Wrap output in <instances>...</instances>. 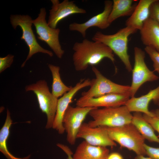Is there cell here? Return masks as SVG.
<instances>
[{
    "mask_svg": "<svg viewBox=\"0 0 159 159\" xmlns=\"http://www.w3.org/2000/svg\"><path fill=\"white\" fill-rule=\"evenodd\" d=\"M156 104L159 107V102H158Z\"/></svg>",
    "mask_w": 159,
    "mask_h": 159,
    "instance_id": "cell-33",
    "label": "cell"
},
{
    "mask_svg": "<svg viewBox=\"0 0 159 159\" xmlns=\"http://www.w3.org/2000/svg\"><path fill=\"white\" fill-rule=\"evenodd\" d=\"M72 49L73 64L77 71L86 69L89 65L97 64L105 58L109 59L113 63L115 61L112 50L100 42L85 39L81 42H76Z\"/></svg>",
    "mask_w": 159,
    "mask_h": 159,
    "instance_id": "cell-1",
    "label": "cell"
},
{
    "mask_svg": "<svg viewBox=\"0 0 159 159\" xmlns=\"http://www.w3.org/2000/svg\"><path fill=\"white\" fill-rule=\"evenodd\" d=\"M48 66L51 71L52 77V93L58 99L69 91L72 87L66 85L62 81L59 67L52 64H49Z\"/></svg>",
    "mask_w": 159,
    "mask_h": 159,
    "instance_id": "cell-23",
    "label": "cell"
},
{
    "mask_svg": "<svg viewBox=\"0 0 159 159\" xmlns=\"http://www.w3.org/2000/svg\"><path fill=\"white\" fill-rule=\"evenodd\" d=\"M145 50L153 62L154 71L159 74V52L149 47H146Z\"/></svg>",
    "mask_w": 159,
    "mask_h": 159,
    "instance_id": "cell-24",
    "label": "cell"
},
{
    "mask_svg": "<svg viewBox=\"0 0 159 159\" xmlns=\"http://www.w3.org/2000/svg\"><path fill=\"white\" fill-rule=\"evenodd\" d=\"M149 17L154 19L159 24V0H156L151 5Z\"/></svg>",
    "mask_w": 159,
    "mask_h": 159,
    "instance_id": "cell-26",
    "label": "cell"
},
{
    "mask_svg": "<svg viewBox=\"0 0 159 159\" xmlns=\"http://www.w3.org/2000/svg\"><path fill=\"white\" fill-rule=\"evenodd\" d=\"M110 151L107 147L91 145L84 140L77 146L74 159H107Z\"/></svg>",
    "mask_w": 159,
    "mask_h": 159,
    "instance_id": "cell-18",
    "label": "cell"
},
{
    "mask_svg": "<svg viewBox=\"0 0 159 159\" xmlns=\"http://www.w3.org/2000/svg\"><path fill=\"white\" fill-rule=\"evenodd\" d=\"M135 159H151L148 157H145L144 156L142 155H137L135 157Z\"/></svg>",
    "mask_w": 159,
    "mask_h": 159,
    "instance_id": "cell-32",
    "label": "cell"
},
{
    "mask_svg": "<svg viewBox=\"0 0 159 159\" xmlns=\"http://www.w3.org/2000/svg\"><path fill=\"white\" fill-rule=\"evenodd\" d=\"M107 159H123L122 155L117 152H113L109 154Z\"/></svg>",
    "mask_w": 159,
    "mask_h": 159,
    "instance_id": "cell-30",
    "label": "cell"
},
{
    "mask_svg": "<svg viewBox=\"0 0 159 159\" xmlns=\"http://www.w3.org/2000/svg\"><path fill=\"white\" fill-rule=\"evenodd\" d=\"M10 20L11 24L14 29H16L18 26H19L21 28L22 34L21 39L24 41L29 48L28 55L22 64L21 67L25 66L26 62L33 55L38 52H42L50 57L53 56L52 51L44 49L37 42L32 28L33 20L29 16L12 15L10 16Z\"/></svg>",
    "mask_w": 159,
    "mask_h": 159,
    "instance_id": "cell-7",
    "label": "cell"
},
{
    "mask_svg": "<svg viewBox=\"0 0 159 159\" xmlns=\"http://www.w3.org/2000/svg\"><path fill=\"white\" fill-rule=\"evenodd\" d=\"M151 101L156 104L159 102V86L144 95L138 97H131L125 105L130 112L143 113L150 116L154 117L148 109L149 104Z\"/></svg>",
    "mask_w": 159,
    "mask_h": 159,
    "instance_id": "cell-16",
    "label": "cell"
},
{
    "mask_svg": "<svg viewBox=\"0 0 159 159\" xmlns=\"http://www.w3.org/2000/svg\"><path fill=\"white\" fill-rule=\"evenodd\" d=\"M141 40L146 47H152L159 52V24L150 17L140 30Z\"/></svg>",
    "mask_w": 159,
    "mask_h": 159,
    "instance_id": "cell-17",
    "label": "cell"
},
{
    "mask_svg": "<svg viewBox=\"0 0 159 159\" xmlns=\"http://www.w3.org/2000/svg\"><path fill=\"white\" fill-rule=\"evenodd\" d=\"M14 57L13 55L9 54L4 57H0V73L11 66L13 62Z\"/></svg>",
    "mask_w": 159,
    "mask_h": 159,
    "instance_id": "cell-25",
    "label": "cell"
},
{
    "mask_svg": "<svg viewBox=\"0 0 159 159\" xmlns=\"http://www.w3.org/2000/svg\"><path fill=\"white\" fill-rule=\"evenodd\" d=\"M77 138H83L89 144L95 146L107 147L117 145L110 137L106 126L91 127L87 123H83L77 133Z\"/></svg>",
    "mask_w": 159,
    "mask_h": 159,
    "instance_id": "cell-11",
    "label": "cell"
},
{
    "mask_svg": "<svg viewBox=\"0 0 159 159\" xmlns=\"http://www.w3.org/2000/svg\"><path fill=\"white\" fill-rule=\"evenodd\" d=\"M57 145L66 153L68 157V159H74L72 156L73 153L68 147L60 143H57Z\"/></svg>",
    "mask_w": 159,
    "mask_h": 159,
    "instance_id": "cell-29",
    "label": "cell"
},
{
    "mask_svg": "<svg viewBox=\"0 0 159 159\" xmlns=\"http://www.w3.org/2000/svg\"><path fill=\"white\" fill-rule=\"evenodd\" d=\"M133 0H113L112 8L108 22L111 24L117 18L122 16H130L137 5Z\"/></svg>",
    "mask_w": 159,
    "mask_h": 159,
    "instance_id": "cell-20",
    "label": "cell"
},
{
    "mask_svg": "<svg viewBox=\"0 0 159 159\" xmlns=\"http://www.w3.org/2000/svg\"><path fill=\"white\" fill-rule=\"evenodd\" d=\"M91 80L89 79L82 80L71 90L58 99L56 113L52 128L60 134H63L65 130L63 124V120L65 112L76 94L80 90L90 86Z\"/></svg>",
    "mask_w": 159,
    "mask_h": 159,
    "instance_id": "cell-12",
    "label": "cell"
},
{
    "mask_svg": "<svg viewBox=\"0 0 159 159\" xmlns=\"http://www.w3.org/2000/svg\"><path fill=\"white\" fill-rule=\"evenodd\" d=\"M112 4V1L109 0L105 1L104 9L102 12L93 16L84 23L74 22L70 24L69 25V30L78 32L85 38L87 30L90 27H96L101 29H107L110 25L108 22V18Z\"/></svg>",
    "mask_w": 159,
    "mask_h": 159,
    "instance_id": "cell-14",
    "label": "cell"
},
{
    "mask_svg": "<svg viewBox=\"0 0 159 159\" xmlns=\"http://www.w3.org/2000/svg\"><path fill=\"white\" fill-rule=\"evenodd\" d=\"M138 30L130 26L120 29L115 34H105L98 31L93 35L92 41L101 42L109 47L120 59L129 72L132 68L128 53V38Z\"/></svg>",
    "mask_w": 159,
    "mask_h": 159,
    "instance_id": "cell-2",
    "label": "cell"
},
{
    "mask_svg": "<svg viewBox=\"0 0 159 159\" xmlns=\"http://www.w3.org/2000/svg\"><path fill=\"white\" fill-rule=\"evenodd\" d=\"M131 122L145 139L151 142L159 143V138L156 135L154 130L144 119L141 112H135L133 115Z\"/></svg>",
    "mask_w": 159,
    "mask_h": 159,
    "instance_id": "cell-21",
    "label": "cell"
},
{
    "mask_svg": "<svg viewBox=\"0 0 159 159\" xmlns=\"http://www.w3.org/2000/svg\"><path fill=\"white\" fill-rule=\"evenodd\" d=\"M26 91H32L36 94L39 108L47 117V129L52 127L55 118L58 99L51 93L47 82L41 80L36 83L26 86Z\"/></svg>",
    "mask_w": 159,
    "mask_h": 159,
    "instance_id": "cell-6",
    "label": "cell"
},
{
    "mask_svg": "<svg viewBox=\"0 0 159 159\" xmlns=\"http://www.w3.org/2000/svg\"><path fill=\"white\" fill-rule=\"evenodd\" d=\"M46 11L45 8L40 9L38 17L33 20L38 35V38L46 42L59 58L62 57L64 53L60 44L59 36L60 30L50 27L47 22L45 18Z\"/></svg>",
    "mask_w": 159,
    "mask_h": 159,
    "instance_id": "cell-8",
    "label": "cell"
},
{
    "mask_svg": "<svg viewBox=\"0 0 159 159\" xmlns=\"http://www.w3.org/2000/svg\"><path fill=\"white\" fill-rule=\"evenodd\" d=\"M144 119L150 124L153 129L156 131L159 135V119L155 116L151 117L143 114Z\"/></svg>",
    "mask_w": 159,
    "mask_h": 159,
    "instance_id": "cell-28",
    "label": "cell"
},
{
    "mask_svg": "<svg viewBox=\"0 0 159 159\" xmlns=\"http://www.w3.org/2000/svg\"><path fill=\"white\" fill-rule=\"evenodd\" d=\"M155 116L159 119V109L151 111Z\"/></svg>",
    "mask_w": 159,
    "mask_h": 159,
    "instance_id": "cell-31",
    "label": "cell"
},
{
    "mask_svg": "<svg viewBox=\"0 0 159 159\" xmlns=\"http://www.w3.org/2000/svg\"><path fill=\"white\" fill-rule=\"evenodd\" d=\"M92 70L95 78L91 80L89 89L82 92L80 99L96 97L110 94L130 95V86L120 85L112 82L103 76L94 66L92 67Z\"/></svg>",
    "mask_w": 159,
    "mask_h": 159,
    "instance_id": "cell-5",
    "label": "cell"
},
{
    "mask_svg": "<svg viewBox=\"0 0 159 159\" xmlns=\"http://www.w3.org/2000/svg\"><path fill=\"white\" fill-rule=\"evenodd\" d=\"M130 97L129 94H110L85 99L79 98L76 105L80 107L97 108L119 107L125 105Z\"/></svg>",
    "mask_w": 159,
    "mask_h": 159,
    "instance_id": "cell-15",
    "label": "cell"
},
{
    "mask_svg": "<svg viewBox=\"0 0 159 159\" xmlns=\"http://www.w3.org/2000/svg\"><path fill=\"white\" fill-rule=\"evenodd\" d=\"M12 124L10 113L7 110L5 123L0 131V151L7 159H29L30 155L22 158H17L12 155L8 150L7 142L9 134V129Z\"/></svg>",
    "mask_w": 159,
    "mask_h": 159,
    "instance_id": "cell-22",
    "label": "cell"
},
{
    "mask_svg": "<svg viewBox=\"0 0 159 159\" xmlns=\"http://www.w3.org/2000/svg\"><path fill=\"white\" fill-rule=\"evenodd\" d=\"M52 4L49 10V15L47 22L51 27L55 29L60 21L71 15L76 14H84L85 9L79 7L73 1L64 0L60 3L58 0H51Z\"/></svg>",
    "mask_w": 159,
    "mask_h": 159,
    "instance_id": "cell-13",
    "label": "cell"
},
{
    "mask_svg": "<svg viewBox=\"0 0 159 159\" xmlns=\"http://www.w3.org/2000/svg\"><path fill=\"white\" fill-rule=\"evenodd\" d=\"M107 127L109 135L121 146L134 152L137 155L145 156V139L131 123L115 127Z\"/></svg>",
    "mask_w": 159,
    "mask_h": 159,
    "instance_id": "cell-4",
    "label": "cell"
},
{
    "mask_svg": "<svg viewBox=\"0 0 159 159\" xmlns=\"http://www.w3.org/2000/svg\"><path fill=\"white\" fill-rule=\"evenodd\" d=\"M125 105L119 107L95 108L89 115L93 120L87 123L90 127H115L131 123L133 115Z\"/></svg>",
    "mask_w": 159,
    "mask_h": 159,
    "instance_id": "cell-3",
    "label": "cell"
},
{
    "mask_svg": "<svg viewBox=\"0 0 159 159\" xmlns=\"http://www.w3.org/2000/svg\"><path fill=\"white\" fill-rule=\"evenodd\" d=\"M146 155L151 159H159V148L152 147L145 143Z\"/></svg>",
    "mask_w": 159,
    "mask_h": 159,
    "instance_id": "cell-27",
    "label": "cell"
},
{
    "mask_svg": "<svg viewBox=\"0 0 159 159\" xmlns=\"http://www.w3.org/2000/svg\"><path fill=\"white\" fill-rule=\"evenodd\" d=\"M96 108L69 105L64 114L63 124L67 132V140L71 145L75 144L77 136L83 122L89 112Z\"/></svg>",
    "mask_w": 159,
    "mask_h": 159,
    "instance_id": "cell-10",
    "label": "cell"
},
{
    "mask_svg": "<svg viewBox=\"0 0 159 159\" xmlns=\"http://www.w3.org/2000/svg\"><path fill=\"white\" fill-rule=\"evenodd\" d=\"M156 0H140L132 14L126 21V26L140 30L150 17V8Z\"/></svg>",
    "mask_w": 159,
    "mask_h": 159,
    "instance_id": "cell-19",
    "label": "cell"
},
{
    "mask_svg": "<svg viewBox=\"0 0 159 159\" xmlns=\"http://www.w3.org/2000/svg\"><path fill=\"white\" fill-rule=\"evenodd\" d=\"M134 65L132 72V79L130 91V97H134L141 86L148 82L158 80L159 77L150 70L145 61V53L141 48H134Z\"/></svg>",
    "mask_w": 159,
    "mask_h": 159,
    "instance_id": "cell-9",
    "label": "cell"
}]
</instances>
